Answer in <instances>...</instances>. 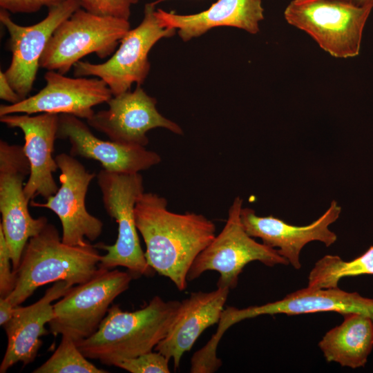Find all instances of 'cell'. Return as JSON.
Wrapping results in <instances>:
<instances>
[{
    "mask_svg": "<svg viewBox=\"0 0 373 373\" xmlns=\"http://www.w3.org/2000/svg\"><path fill=\"white\" fill-rule=\"evenodd\" d=\"M64 0H0L1 9L12 13H32L44 6L50 8Z\"/></svg>",
    "mask_w": 373,
    "mask_h": 373,
    "instance_id": "cell-28",
    "label": "cell"
},
{
    "mask_svg": "<svg viewBox=\"0 0 373 373\" xmlns=\"http://www.w3.org/2000/svg\"><path fill=\"white\" fill-rule=\"evenodd\" d=\"M155 15L164 27L175 29L183 41H189L220 26L256 34L264 19V9L261 0H218L207 10L195 14L178 15L158 8Z\"/></svg>",
    "mask_w": 373,
    "mask_h": 373,
    "instance_id": "cell-21",
    "label": "cell"
},
{
    "mask_svg": "<svg viewBox=\"0 0 373 373\" xmlns=\"http://www.w3.org/2000/svg\"><path fill=\"white\" fill-rule=\"evenodd\" d=\"M6 298L0 297V325H6L13 316L15 307Z\"/></svg>",
    "mask_w": 373,
    "mask_h": 373,
    "instance_id": "cell-30",
    "label": "cell"
},
{
    "mask_svg": "<svg viewBox=\"0 0 373 373\" xmlns=\"http://www.w3.org/2000/svg\"><path fill=\"white\" fill-rule=\"evenodd\" d=\"M366 274H373V246L350 261H345L338 256L325 255L310 271L308 286L318 289L336 287L343 278Z\"/></svg>",
    "mask_w": 373,
    "mask_h": 373,
    "instance_id": "cell-23",
    "label": "cell"
},
{
    "mask_svg": "<svg viewBox=\"0 0 373 373\" xmlns=\"http://www.w3.org/2000/svg\"><path fill=\"white\" fill-rule=\"evenodd\" d=\"M323 312H334L343 316L358 313L373 319V298H365L357 292H348L338 287L326 289L307 286L287 295L285 298L262 305L238 309L228 307L224 309L216 332L209 340L218 343L224 332L233 325L260 315H299Z\"/></svg>",
    "mask_w": 373,
    "mask_h": 373,
    "instance_id": "cell-12",
    "label": "cell"
},
{
    "mask_svg": "<svg viewBox=\"0 0 373 373\" xmlns=\"http://www.w3.org/2000/svg\"><path fill=\"white\" fill-rule=\"evenodd\" d=\"M352 4L358 7H371L373 8V0H333Z\"/></svg>",
    "mask_w": 373,
    "mask_h": 373,
    "instance_id": "cell-31",
    "label": "cell"
},
{
    "mask_svg": "<svg viewBox=\"0 0 373 373\" xmlns=\"http://www.w3.org/2000/svg\"><path fill=\"white\" fill-rule=\"evenodd\" d=\"M45 86L37 93L13 104H1L0 116L10 114L43 113L68 114L88 119L93 108L107 103L113 96L99 78L69 77L55 70H48Z\"/></svg>",
    "mask_w": 373,
    "mask_h": 373,
    "instance_id": "cell-14",
    "label": "cell"
},
{
    "mask_svg": "<svg viewBox=\"0 0 373 373\" xmlns=\"http://www.w3.org/2000/svg\"><path fill=\"white\" fill-rule=\"evenodd\" d=\"M129 1L131 4H135L137 3L140 0H127Z\"/></svg>",
    "mask_w": 373,
    "mask_h": 373,
    "instance_id": "cell-32",
    "label": "cell"
},
{
    "mask_svg": "<svg viewBox=\"0 0 373 373\" xmlns=\"http://www.w3.org/2000/svg\"><path fill=\"white\" fill-rule=\"evenodd\" d=\"M242 203L241 198H235L223 229L191 265L188 281L207 271H216L220 274L217 287L232 289L237 286L243 268L250 262L259 261L268 267L289 264L276 249L256 242L246 232L240 219Z\"/></svg>",
    "mask_w": 373,
    "mask_h": 373,
    "instance_id": "cell-7",
    "label": "cell"
},
{
    "mask_svg": "<svg viewBox=\"0 0 373 373\" xmlns=\"http://www.w3.org/2000/svg\"><path fill=\"white\" fill-rule=\"evenodd\" d=\"M155 2L145 4L142 22L126 33L107 61L101 64L79 61L73 66L75 77L95 76L106 82L113 96L130 90L133 84L141 86L150 70L151 49L176 32L162 24L155 15Z\"/></svg>",
    "mask_w": 373,
    "mask_h": 373,
    "instance_id": "cell-8",
    "label": "cell"
},
{
    "mask_svg": "<svg viewBox=\"0 0 373 373\" xmlns=\"http://www.w3.org/2000/svg\"><path fill=\"white\" fill-rule=\"evenodd\" d=\"M343 317V323L328 331L318 346L327 362L354 369L363 367L373 348V319L358 313Z\"/></svg>",
    "mask_w": 373,
    "mask_h": 373,
    "instance_id": "cell-22",
    "label": "cell"
},
{
    "mask_svg": "<svg viewBox=\"0 0 373 373\" xmlns=\"http://www.w3.org/2000/svg\"><path fill=\"white\" fill-rule=\"evenodd\" d=\"M180 302L154 296L145 306L133 312L113 305L97 329L76 343L88 359L108 366L153 351L165 337Z\"/></svg>",
    "mask_w": 373,
    "mask_h": 373,
    "instance_id": "cell-2",
    "label": "cell"
},
{
    "mask_svg": "<svg viewBox=\"0 0 373 373\" xmlns=\"http://www.w3.org/2000/svg\"><path fill=\"white\" fill-rule=\"evenodd\" d=\"M60 170V186L44 203L30 201L33 207L46 208L59 218L62 227L61 240L73 246L85 245L102 234L104 224L90 214L86 207L89 184L96 176L88 172L74 156L61 153L55 157Z\"/></svg>",
    "mask_w": 373,
    "mask_h": 373,
    "instance_id": "cell-11",
    "label": "cell"
},
{
    "mask_svg": "<svg viewBox=\"0 0 373 373\" xmlns=\"http://www.w3.org/2000/svg\"><path fill=\"white\" fill-rule=\"evenodd\" d=\"M90 13L128 20L131 3L127 0H75Z\"/></svg>",
    "mask_w": 373,
    "mask_h": 373,
    "instance_id": "cell-26",
    "label": "cell"
},
{
    "mask_svg": "<svg viewBox=\"0 0 373 373\" xmlns=\"http://www.w3.org/2000/svg\"><path fill=\"white\" fill-rule=\"evenodd\" d=\"M73 286L66 281L54 283L35 303L15 307L12 318L3 326L7 335V347L0 364V372L21 362L32 363L42 345L40 337L48 331L45 326L53 318V301L63 297Z\"/></svg>",
    "mask_w": 373,
    "mask_h": 373,
    "instance_id": "cell-19",
    "label": "cell"
},
{
    "mask_svg": "<svg viewBox=\"0 0 373 373\" xmlns=\"http://www.w3.org/2000/svg\"><path fill=\"white\" fill-rule=\"evenodd\" d=\"M12 259L2 228L0 227V296L6 298L14 289L16 273L11 269Z\"/></svg>",
    "mask_w": 373,
    "mask_h": 373,
    "instance_id": "cell-27",
    "label": "cell"
},
{
    "mask_svg": "<svg viewBox=\"0 0 373 373\" xmlns=\"http://www.w3.org/2000/svg\"><path fill=\"white\" fill-rule=\"evenodd\" d=\"M230 290L217 287L209 292H192L180 302L166 335L154 349L173 360L174 370L179 367L183 354L192 348L201 334L218 323Z\"/></svg>",
    "mask_w": 373,
    "mask_h": 373,
    "instance_id": "cell-20",
    "label": "cell"
},
{
    "mask_svg": "<svg viewBox=\"0 0 373 373\" xmlns=\"http://www.w3.org/2000/svg\"><path fill=\"white\" fill-rule=\"evenodd\" d=\"M162 1H166V0H159V1H157V2H155V3L157 4L158 2Z\"/></svg>",
    "mask_w": 373,
    "mask_h": 373,
    "instance_id": "cell-33",
    "label": "cell"
},
{
    "mask_svg": "<svg viewBox=\"0 0 373 373\" xmlns=\"http://www.w3.org/2000/svg\"><path fill=\"white\" fill-rule=\"evenodd\" d=\"M108 108L95 113L87 124L119 144L143 146L149 144L147 133L155 128H163L182 135L177 123L163 116L157 109V100L149 95L140 86L113 96L108 102Z\"/></svg>",
    "mask_w": 373,
    "mask_h": 373,
    "instance_id": "cell-15",
    "label": "cell"
},
{
    "mask_svg": "<svg viewBox=\"0 0 373 373\" xmlns=\"http://www.w3.org/2000/svg\"><path fill=\"white\" fill-rule=\"evenodd\" d=\"M0 98L9 102V104H13L21 100L8 82L5 73L1 70H0Z\"/></svg>",
    "mask_w": 373,
    "mask_h": 373,
    "instance_id": "cell-29",
    "label": "cell"
},
{
    "mask_svg": "<svg viewBox=\"0 0 373 373\" xmlns=\"http://www.w3.org/2000/svg\"><path fill=\"white\" fill-rule=\"evenodd\" d=\"M101 258L97 247L89 242L64 243L56 227L48 223L28 240L15 271V287L6 298L18 306L44 285L60 280L72 286L84 283L99 272Z\"/></svg>",
    "mask_w": 373,
    "mask_h": 373,
    "instance_id": "cell-3",
    "label": "cell"
},
{
    "mask_svg": "<svg viewBox=\"0 0 373 373\" xmlns=\"http://www.w3.org/2000/svg\"><path fill=\"white\" fill-rule=\"evenodd\" d=\"M130 30L128 20L97 15L79 8L55 30L39 66L64 75L89 54L106 58Z\"/></svg>",
    "mask_w": 373,
    "mask_h": 373,
    "instance_id": "cell-6",
    "label": "cell"
},
{
    "mask_svg": "<svg viewBox=\"0 0 373 373\" xmlns=\"http://www.w3.org/2000/svg\"><path fill=\"white\" fill-rule=\"evenodd\" d=\"M169 361L162 354L155 350L122 361L115 367L131 373H169Z\"/></svg>",
    "mask_w": 373,
    "mask_h": 373,
    "instance_id": "cell-25",
    "label": "cell"
},
{
    "mask_svg": "<svg viewBox=\"0 0 373 373\" xmlns=\"http://www.w3.org/2000/svg\"><path fill=\"white\" fill-rule=\"evenodd\" d=\"M57 139L69 141L71 155L98 161L103 169L110 172L140 173L161 162L157 153L146 147L99 139L91 132L88 124L72 115H59Z\"/></svg>",
    "mask_w": 373,
    "mask_h": 373,
    "instance_id": "cell-18",
    "label": "cell"
},
{
    "mask_svg": "<svg viewBox=\"0 0 373 373\" xmlns=\"http://www.w3.org/2000/svg\"><path fill=\"white\" fill-rule=\"evenodd\" d=\"M96 176L104 209L117 223V237L113 245H95L97 248L106 251L102 256L99 267H125L133 278L152 276L154 270L148 264L142 249L134 213L138 199L144 193L142 175L102 169Z\"/></svg>",
    "mask_w": 373,
    "mask_h": 373,
    "instance_id": "cell-4",
    "label": "cell"
},
{
    "mask_svg": "<svg viewBox=\"0 0 373 373\" xmlns=\"http://www.w3.org/2000/svg\"><path fill=\"white\" fill-rule=\"evenodd\" d=\"M30 173L22 146L0 141V212L2 228L12 259V270L18 268L28 240L48 223V218L31 216L23 182Z\"/></svg>",
    "mask_w": 373,
    "mask_h": 373,
    "instance_id": "cell-10",
    "label": "cell"
},
{
    "mask_svg": "<svg viewBox=\"0 0 373 373\" xmlns=\"http://www.w3.org/2000/svg\"><path fill=\"white\" fill-rule=\"evenodd\" d=\"M133 278L128 271L100 268L93 278L73 286L53 304L49 332L55 336L68 335L75 343L89 337L99 327L113 300L128 289Z\"/></svg>",
    "mask_w": 373,
    "mask_h": 373,
    "instance_id": "cell-9",
    "label": "cell"
},
{
    "mask_svg": "<svg viewBox=\"0 0 373 373\" xmlns=\"http://www.w3.org/2000/svg\"><path fill=\"white\" fill-rule=\"evenodd\" d=\"M0 121L10 128H19L24 136V153L29 162L30 173L24 184L28 202L41 195L47 199L59 187L53 178L58 169L53 158L54 144L57 139L59 115L43 113L36 115L10 114L0 116Z\"/></svg>",
    "mask_w": 373,
    "mask_h": 373,
    "instance_id": "cell-16",
    "label": "cell"
},
{
    "mask_svg": "<svg viewBox=\"0 0 373 373\" xmlns=\"http://www.w3.org/2000/svg\"><path fill=\"white\" fill-rule=\"evenodd\" d=\"M341 207L333 200L327 210L317 220L306 226H295L272 216H258L253 209L242 208L240 219L246 232L259 238L265 245L275 249L296 269L301 267L300 254L307 243L317 240L327 247L337 240L329 226L337 220Z\"/></svg>",
    "mask_w": 373,
    "mask_h": 373,
    "instance_id": "cell-17",
    "label": "cell"
},
{
    "mask_svg": "<svg viewBox=\"0 0 373 373\" xmlns=\"http://www.w3.org/2000/svg\"><path fill=\"white\" fill-rule=\"evenodd\" d=\"M372 9L333 0H292L284 17L330 55L346 59L359 55L363 29Z\"/></svg>",
    "mask_w": 373,
    "mask_h": 373,
    "instance_id": "cell-5",
    "label": "cell"
},
{
    "mask_svg": "<svg viewBox=\"0 0 373 373\" xmlns=\"http://www.w3.org/2000/svg\"><path fill=\"white\" fill-rule=\"evenodd\" d=\"M69 336L61 335V342L51 356L33 373H106L90 362Z\"/></svg>",
    "mask_w": 373,
    "mask_h": 373,
    "instance_id": "cell-24",
    "label": "cell"
},
{
    "mask_svg": "<svg viewBox=\"0 0 373 373\" xmlns=\"http://www.w3.org/2000/svg\"><path fill=\"white\" fill-rule=\"evenodd\" d=\"M80 8L75 0H64L48 8L47 16L30 26L14 22L6 10H0V21L9 34L8 48L12 52L6 76L21 100L31 91L39 61L55 30Z\"/></svg>",
    "mask_w": 373,
    "mask_h": 373,
    "instance_id": "cell-13",
    "label": "cell"
},
{
    "mask_svg": "<svg viewBox=\"0 0 373 373\" xmlns=\"http://www.w3.org/2000/svg\"><path fill=\"white\" fill-rule=\"evenodd\" d=\"M167 204L164 197L144 192L135 207V223L146 245L149 266L183 291L191 265L215 238L216 229L202 214L174 213L168 210Z\"/></svg>",
    "mask_w": 373,
    "mask_h": 373,
    "instance_id": "cell-1",
    "label": "cell"
}]
</instances>
